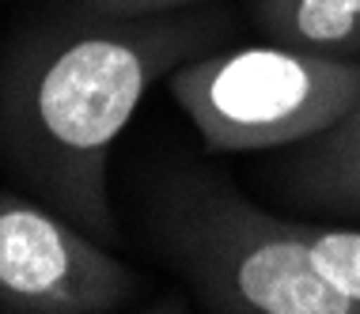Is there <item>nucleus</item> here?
<instances>
[{
    "instance_id": "1",
    "label": "nucleus",
    "mask_w": 360,
    "mask_h": 314,
    "mask_svg": "<svg viewBox=\"0 0 360 314\" xmlns=\"http://www.w3.org/2000/svg\"><path fill=\"white\" fill-rule=\"evenodd\" d=\"M209 15L91 19L65 12L27 31L0 61V159L27 193L110 247L118 223L106 163L160 76L205 53Z\"/></svg>"
},
{
    "instance_id": "2",
    "label": "nucleus",
    "mask_w": 360,
    "mask_h": 314,
    "mask_svg": "<svg viewBox=\"0 0 360 314\" xmlns=\"http://www.w3.org/2000/svg\"><path fill=\"white\" fill-rule=\"evenodd\" d=\"M152 239L193 299L220 314H353L311 269L292 220L205 171L174 174L152 204Z\"/></svg>"
},
{
    "instance_id": "3",
    "label": "nucleus",
    "mask_w": 360,
    "mask_h": 314,
    "mask_svg": "<svg viewBox=\"0 0 360 314\" xmlns=\"http://www.w3.org/2000/svg\"><path fill=\"white\" fill-rule=\"evenodd\" d=\"M167 91L212 152L296 148L353 106L360 57L269 38V46L190 57L167 76Z\"/></svg>"
},
{
    "instance_id": "4",
    "label": "nucleus",
    "mask_w": 360,
    "mask_h": 314,
    "mask_svg": "<svg viewBox=\"0 0 360 314\" xmlns=\"http://www.w3.org/2000/svg\"><path fill=\"white\" fill-rule=\"evenodd\" d=\"M141 280L80 223L31 193L0 190V310L110 314Z\"/></svg>"
},
{
    "instance_id": "5",
    "label": "nucleus",
    "mask_w": 360,
    "mask_h": 314,
    "mask_svg": "<svg viewBox=\"0 0 360 314\" xmlns=\"http://www.w3.org/2000/svg\"><path fill=\"white\" fill-rule=\"evenodd\" d=\"M281 182L307 209L360 216V95L330 129L296 144Z\"/></svg>"
},
{
    "instance_id": "6",
    "label": "nucleus",
    "mask_w": 360,
    "mask_h": 314,
    "mask_svg": "<svg viewBox=\"0 0 360 314\" xmlns=\"http://www.w3.org/2000/svg\"><path fill=\"white\" fill-rule=\"evenodd\" d=\"M255 19L274 42L360 57V0H255Z\"/></svg>"
},
{
    "instance_id": "7",
    "label": "nucleus",
    "mask_w": 360,
    "mask_h": 314,
    "mask_svg": "<svg viewBox=\"0 0 360 314\" xmlns=\"http://www.w3.org/2000/svg\"><path fill=\"white\" fill-rule=\"evenodd\" d=\"M292 228H296V239L307 254L311 269L353 307V314H360V231L300 220H292Z\"/></svg>"
},
{
    "instance_id": "8",
    "label": "nucleus",
    "mask_w": 360,
    "mask_h": 314,
    "mask_svg": "<svg viewBox=\"0 0 360 314\" xmlns=\"http://www.w3.org/2000/svg\"><path fill=\"white\" fill-rule=\"evenodd\" d=\"M193 4H209V0H72L69 12L91 15V19H137V15H167L182 12Z\"/></svg>"
},
{
    "instance_id": "9",
    "label": "nucleus",
    "mask_w": 360,
    "mask_h": 314,
    "mask_svg": "<svg viewBox=\"0 0 360 314\" xmlns=\"http://www.w3.org/2000/svg\"><path fill=\"white\" fill-rule=\"evenodd\" d=\"M0 4H4V0H0Z\"/></svg>"
}]
</instances>
